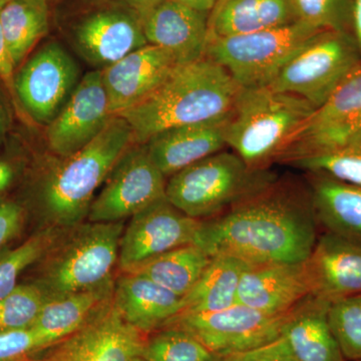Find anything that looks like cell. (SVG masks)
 Here are the masks:
<instances>
[{"mask_svg":"<svg viewBox=\"0 0 361 361\" xmlns=\"http://www.w3.org/2000/svg\"><path fill=\"white\" fill-rule=\"evenodd\" d=\"M308 187L273 180L217 217L202 220L195 239L210 257L228 255L251 265L302 263L318 238Z\"/></svg>","mask_w":361,"mask_h":361,"instance_id":"1","label":"cell"},{"mask_svg":"<svg viewBox=\"0 0 361 361\" xmlns=\"http://www.w3.org/2000/svg\"><path fill=\"white\" fill-rule=\"evenodd\" d=\"M241 87L212 59L176 66L148 97L118 116L129 123L137 144L182 126L230 116Z\"/></svg>","mask_w":361,"mask_h":361,"instance_id":"2","label":"cell"},{"mask_svg":"<svg viewBox=\"0 0 361 361\" xmlns=\"http://www.w3.org/2000/svg\"><path fill=\"white\" fill-rule=\"evenodd\" d=\"M135 142L129 123L114 116L106 129L73 155L56 157L37 185V203L49 227L71 228L87 218L97 188Z\"/></svg>","mask_w":361,"mask_h":361,"instance_id":"3","label":"cell"},{"mask_svg":"<svg viewBox=\"0 0 361 361\" xmlns=\"http://www.w3.org/2000/svg\"><path fill=\"white\" fill-rule=\"evenodd\" d=\"M316 109L302 97L269 87L240 89L226 129V144L249 167L269 169Z\"/></svg>","mask_w":361,"mask_h":361,"instance_id":"4","label":"cell"},{"mask_svg":"<svg viewBox=\"0 0 361 361\" xmlns=\"http://www.w3.org/2000/svg\"><path fill=\"white\" fill-rule=\"evenodd\" d=\"M277 177L269 169H252L234 152H218L171 176L166 197L198 220L217 217L262 191Z\"/></svg>","mask_w":361,"mask_h":361,"instance_id":"5","label":"cell"},{"mask_svg":"<svg viewBox=\"0 0 361 361\" xmlns=\"http://www.w3.org/2000/svg\"><path fill=\"white\" fill-rule=\"evenodd\" d=\"M71 234L52 244L45 253L39 279L35 282L47 298L99 288L113 283L118 264L123 229L120 222H89L71 228Z\"/></svg>","mask_w":361,"mask_h":361,"instance_id":"6","label":"cell"},{"mask_svg":"<svg viewBox=\"0 0 361 361\" xmlns=\"http://www.w3.org/2000/svg\"><path fill=\"white\" fill-rule=\"evenodd\" d=\"M322 30L290 25L209 39L206 56L222 66L242 89L268 87L279 71Z\"/></svg>","mask_w":361,"mask_h":361,"instance_id":"7","label":"cell"},{"mask_svg":"<svg viewBox=\"0 0 361 361\" xmlns=\"http://www.w3.org/2000/svg\"><path fill=\"white\" fill-rule=\"evenodd\" d=\"M361 61L353 33L323 32L283 66L268 87L322 106Z\"/></svg>","mask_w":361,"mask_h":361,"instance_id":"8","label":"cell"},{"mask_svg":"<svg viewBox=\"0 0 361 361\" xmlns=\"http://www.w3.org/2000/svg\"><path fill=\"white\" fill-rule=\"evenodd\" d=\"M104 184L90 206L89 222H120L167 198V178L149 158L145 144L133 142Z\"/></svg>","mask_w":361,"mask_h":361,"instance_id":"9","label":"cell"},{"mask_svg":"<svg viewBox=\"0 0 361 361\" xmlns=\"http://www.w3.org/2000/svg\"><path fill=\"white\" fill-rule=\"evenodd\" d=\"M78 75L73 56L59 42H49L14 75L13 94L35 122L47 126L77 87Z\"/></svg>","mask_w":361,"mask_h":361,"instance_id":"10","label":"cell"},{"mask_svg":"<svg viewBox=\"0 0 361 361\" xmlns=\"http://www.w3.org/2000/svg\"><path fill=\"white\" fill-rule=\"evenodd\" d=\"M285 316L236 303L216 312L180 313L166 325L187 330L211 353H240L279 338Z\"/></svg>","mask_w":361,"mask_h":361,"instance_id":"11","label":"cell"},{"mask_svg":"<svg viewBox=\"0 0 361 361\" xmlns=\"http://www.w3.org/2000/svg\"><path fill=\"white\" fill-rule=\"evenodd\" d=\"M70 40L80 58L101 70L148 44L139 13L126 2L82 14L71 27Z\"/></svg>","mask_w":361,"mask_h":361,"instance_id":"12","label":"cell"},{"mask_svg":"<svg viewBox=\"0 0 361 361\" xmlns=\"http://www.w3.org/2000/svg\"><path fill=\"white\" fill-rule=\"evenodd\" d=\"M146 332L123 319L113 298L75 334L66 337L45 361H147Z\"/></svg>","mask_w":361,"mask_h":361,"instance_id":"13","label":"cell"},{"mask_svg":"<svg viewBox=\"0 0 361 361\" xmlns=\"http://www.w3.org/2000/svg\"><path fill=\"white\" fill-rule=\"evenodd\" d=\"M361 129V61L294 135L280 163L342 146Z\"/></svg>","mask_w":361,"mask_h":361,"instance_id":"14","label":"cell"},{"mask_svg":"<svg viewBox=\"0 0 361 361\" xmlns=\"http://www.w3.org/2000/svg\"><path fill=\"white\" fill-rule=\"evenodd\" d=\"M201 223L176 208L167 198L156 202L130 217L123 229L118 267L128 272L161 254L195 243Z\"/></svg>","mask_w":361,"mask_h":361,"instance_id":"15","label":"cell"},{"mask_svg":"<svg viewBox=\"0 0 361 361\" xmlns=\"http://www.w3.org/2000/svg\"><path fill=\"white\" fill-rule=\"evenodd\" d=\"M113 116L102 71H90L80 78L63 110L47 126V146L56 157L73 155L94 141Z\"/></svg>","mask_w":361,"mask_h":361,"instance_id":"16","label":"cell"},{"mask_svg":"<svg viewBox=\"0 0 361 361\" xmlns=\"http://www.w3.org/2000/svg\"><path fill=\"white\" fill-rule=\"evenodd\" d=\"M137 13L148 44L170 52L178 65L205 58L209 13L197 11L177 0H164Z\"/></svg>","mask_w":361,"mask_h":361,"instance_id":"17","label":"cell"},{"mask_svg":"<svg viewBox=\"0 0 361 361\" xmlns=\"http://www.w3.org/2000/svg\"><path fill=\"white\" fill-rule=\"evenodd\" d=\"M177 66L170 52L148 44L101 70L111 115L118 116L144 101Z\"/></svg>","mask_w":361,"mask_h":361,"instance_id":"18","label":"cell"},{"mask_svg":"<svg viewBox=\"0 0 361 361\" xmlns=\"http://www.w3.org/2000/svg\"><path fill=\"white\" fill-rule=\"evenodd\" d=\"M312 295L332 301L361 293V242L326 232L304 261Z\"/></svg>","mask_w":361,"mask_h":361,"instance_id":"19","label":"cell"},{"mask_svg":"<svg viewBox=\"0 0 361 361\" xmlns=\"http://www.w3.org/2000/svg\"><path fill=\"white\" fill-rule=\"evenodd\" d=\"M311 295L302 263L250 265L242 275L238 303L271 315H285Z\"/></svg>","mask_w":361,"mask_h":361,"instance_id":"20","label":"cell"},{"mask_svg":"<svg viewBox=\"0 0 361 361\" xmlns=\"http://www.w3.org/2000/svg\"><path fill=\"white\" fill-rule=\"evenodd\" d=\"M231 115V114H230ZM229 116L194 125L172 128L145 142L149 158L166 178L223 151Z\"/></svg>","mask_w":361,"mask_h":361,"instance_id":"21","label":"cell"},{"mask_svg":"<svg viewBox=\"0 0 361 361\" xmlns=\"http://www.w3.org/2000/svg\"><path fill=\"white\" fill-rule=\"evenodd\" d=\"M113 303L126 322L146 334L165 326L183 310V297L130 272L116 282Z\"/></svg>","mask_w":361,"mask_h":361,"instance_id":"22","label":"cell"},{"mask_svg":"<svg viewBox=\"0 0 361 361\" xmlns=\"http://www.w3.org/2000/svg\"><path fill=\"white\" fill-rule=\"evenodd\" d=\"M330 303L311 294L285 316L281 336L297 361H346L330 329Z\"/></svg>","mask_w":361,"mask_h":361,"instance_id":"23","label":"cell"},{"mask_svg":"<svg viewBox=\"0 0 361 361\" xmlns=\"http://www.w3.org/2000/svg\"><path fill=\"white\" fill-rule=\"evenodd\" d=\"M297 20L291 0H218L209 13V39L261 32Z\"/></svg>","mask_w":361,"mask_h":361,"instance_id":"24","label":"cell"},{"mask_svg":"<svg viewBox=\"0 0 361 361\" xmlns=\"http://www.w3.org/2000/svg\"><path fill=\"white\" fill-rule=\"evenodd\" d=\"M307 187L318 225L361 242V186L310 173Z\"/></svg>","mask_w":361,"mask_h":361,"instance_id":"25","label":"cell"},{"mask_svg":"<svg viewBox=\"0 0 361 361\" xmlns=\"http://www.w3.org/2000/svg\"><path fill=\"white\" fill-rule=\"evenodd\" d=\"M115 282L99 288L47 298L32 329L47 348L75 334L114 295Z\"/></svg>","mask_w":361,"mask_h":361,"instance_id":"26","label":"cell"},{"mask_svg":"<svg viewBox=\"0 0 361 361\" xmlns=\"http://www.w3.org/2000/svg\"><path fill=\"white\" fill-rule=\"evenodd\" d=\"M250 265L232 256L211 257L200 279L191 291L183 297L180 313L216 312L238 303L240 280Z\"/></svg>","mask_w":361,"mask_h":361,"instance_id":"27","label":"cell"},{"mask_svg":"<svg viewBox=\"0 0 361 361\" xmlns=\"http://www.w3.org/2000/svg\"><path fill=\"white\" fill-rule=\"evenodd\" d=\"M4 39L14 68L49 32L47 0H8L0 11Z\"/></svg>","mask_w":361,"mask_h":361,"instance_id":"28","label":"cell"},{"mask_svg":"<svg viewBox=\"0 0 361 361\" xmlns=\"http://www.w3.org/2000/svg\"><path fill=\"white\" fill-rule=\"evenodd\" d=\"M210 260V256L201 247L188 244L149 259L128 272L149 278L184 297L200 279Z\"/></svg>","mask_w":361,"mask_h":361,"instance_id":"29","label":"cell"},{"mask_svg":"<svg viewBox=\"0 0 361 361\" xmlns=\"http://www.w3.org/2000/svg\"><path fill=\"white\" fill-rule=\"evenodd\" d=\"M286 164L308 173L329 176L342 182L361 186V129L339 148L298 157Z\"/></svg>","mask_w":361,"mask_h":361,"instance_id":"30","label":"cell"},{"mask_svg":"<svg viewBox=\"0 0 361 361\" xmlns=\"http://www.w3.org/2000/svg\"><path fill=\"white\" fill-rule=\"evenodd\" d=\"M54 228L33 235L20 246L0 252V299L8 295L18 286L21 273L39 261L56 240Z\"/></svg>","mask_w":361,"mask_h":361,"instance_id":"31","label":"cell"},{"mask_svg":"<svg viewBox=\"0 0 361 361\" xmlns=\"http://www.w3.org/2000/svg\"><path fill=\"white\" fill-rule=\"evenodd\" d=\"M212 353L187 330L166 325L147 339V361H208Z\"/></svg>","mask_w":361,"mask_h":361,"instance_id":"32","label":"cell"},{"mask_svg":"<svg viewBox=\"0 0 361 361\" xmlns=\"http://www.w3.org/2000/svg\"><path fill=\"white\" fill-rule=\"evenodd\" d=\"M47 299L39 285L18 284L0 299V334L32 329Z\"/></svg>","mask_w":361,"mask_h":361,"instance_id":"33","label":"cell"},{"mask_svg":"<svg viewBox=\"0 0 361 361\" xmlns=\"http://www.w3.org/2000/svg\"><path fill=\"white\" fill-rule=\"evenodd\" d=\"M329 322L346 361L361 360V293L330 303Z\"/></svg>","mask_w":361,"mask_h":361,"instance_id":"34","label":"cell"},{"mask_svg":"<svg viewBox=\"0 0 361 361\" xmlns=\"http://www.w3.org/2000/svg\"><path fill=\"white\" fill-rule=\"evenodd\" d=\"M297 20L322 32H350L353 0H291Z\"/></svg>","mask_w":361,"mask_h":361,"instance_id":"35","label":"cell"},{"mask_svg":"<svg viewBox=\"0 0 361 361\" xmlns=\"http://www.w3.org/2000/svg\"><path fill=\"white\" fill-rule=\"evenodd\" d=\"M45 348L32 329L0 334V361H25Z\"/></svg>","mask_w":361,"mask_h":361,"instance_id":"36","label":"cell"},{"mask_svg":"<svg viewBox=\"0 0 361 361\" xmlns=\"http://www.w3.org/2000/svg\"><path fill=\"white\" fill-rule=\"evenodd\" d=\"M25 209L14 201L0 202V250L20 232Z\"/></svg>","mask_w":361,"mask_h":361,"instance_id":"37","label":"cell"},{"mask_svg":"<svg viewBox=\"0 0 361 361\" xmlns=\"http://www.w3.org/2000/svg\"><path fill=\"white\" fill-rule=\"evenodd\" d=\"M239 361H297L283 337L239 353Z\"/></svg>","mask_w":361,"mask_h":361,"instance_id":"38","label":"cell"},{"mask_svg":"<svg viewBox=\"0 0 361 361\" xmlns=\"http://www.w3.org/2000/svg\"><path fill=\"white\" fill-rule=\"evenodd\" d=\"M6 0H0V11L6 4ZM14 68L13 61L9 56L8 51L4 39V30H2L1 21H0V80L8 87L13 94Z\"/></svg>","mask_w":361,"mask_h":361,"instance_id":"39","label":"cell"},{"mask_svg":"<svg viewBox=\"0 0 361 361\" xmlns=\"http://www.w3.org/2000/svg\"><path fill=\"white\" fill-rule=\"evenodd\" d=\"M16 169L11 161L0 159V194L11 186L16 178Z\"/></svg>","mask_w":361,"mask_h":361,"instance_id":"40","label":"cell"},{"mask_svg":"<svg viewBox=\"0 0 361 361\" xmlns=\"http://www.w3.org/2000/svg\"><path fill=\"white\" fill-rule=\"evenodd\" d=\"M351 28H353V37H355L361 54V0H353Z\"/></svg>","mask_w":361,"mask_h":361,"instance_id":"41","label":"cell"},{"mask_svg":"<svg viewBox=\"0 0 361 361\" xmlns=\"http://www.w3.org/2000/svg\"><path fill=\"white\" fill-rule=\"evenodd\" d=\"M177 1L186 4V6L197 9V11L210 13L217 0H177Z\"/></svg>","mask_w":361,"mask_h":361,"instance_id":"42","label":"cell"},{"mask_svg":"<svg viewBox=\"0 0 361 361\" xmlns=\"http://www.w3.org/2000/svg\"><path fill=\"white\" fill-rule=\"evenodd\" d=\"M164 0H125L126 4L137 11H146L151 7L157 6Z\"/></svg>","mask_w":361,"mask_h":361,"instance_id":"43","label":"cell"},{"mask_svg":"<svg viewBox=\"0 0 361 361\" xmlns=\"http://www.w3.org/2000/svg\"><path fill=\"white\" fill-rule=\"evenodd\" d=\"M208 361H239V353H212Z\"/></svg>","mask_w":361,"mask_h":361,"instance_id":"44","label":"cell"},{"mask_svg":"<svg viewBox=\"0 0 361 361\" xmlns=\"http://www.w3.org/2000/svg\"><path fill=\"white\" fill-rule=\"evenodd\" d=\"M6 109H4V104H2L1 101H0V137H1L2 135L6 132Z\"/></svg>","mask_w":361,"mask_h":361,"instance_id":"45","label":"cell"},{"mask_svg":"<svg viewBox=\"0 0 361 361\" xmlns=\"http://www.w3.org/2000/svg\"><path fill=\"white\" fill-rule=\"evenodd\" d=\"M6 1H8V0H6Z\"/></svg>","mask_w":361,"mask_h":361,"instance_id":"46","label":"cell"},{"mask_svg":"<svg viewBox=\"0 0 361 361\" xmlns=\"http://www.w3.org/2000/svg\"><path fill=\"white\" fill-rule=\"evenodd\" d=\"M217 1H218V0H217Z\"/></svg>","mask_w":361,"mask_h":361,"instance_id":"47","label":"cell"},{"mask_svg":"<svg viewBox=\"0 0 361 361\" xmlns=\"http://www.w3.org/2000/svg\"><path fill=\"white\" fill-rule=\"evenodd\" d=\"M361 361V360H360Z\"/></svg>","mask_w":361,"mask_h":361,"instance_id":"48","label":"cell"}]
</instances>
